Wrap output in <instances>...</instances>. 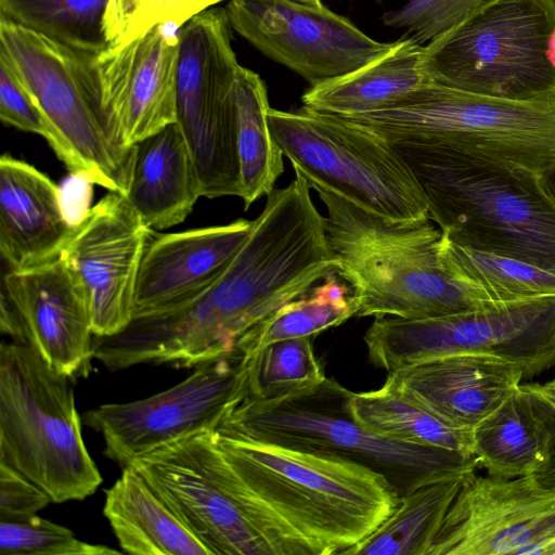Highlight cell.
Instances as JSON below:
<instances>
[{
	"mask_svg": "<svg viewBox=\"0 0 555 555\" xmlns=\"http://www.w3.org/2000/svg\"><path fill=\"white\" fill-rule=\"evenodd\" d=\"M245 358L247 393L257 399L294 395L326 378L315 356L312 336L279 340Z\"/></svg>",
	"mask_w": 555,
	"mask_h": 555,
	"instance_id": "33",
	"label": "cell"
},
{
	"mask_svg": "<svg viewBox=\"0 0 555 555\" xmlns=\"http://www.w3.org/2000/svg\"><path fill=\"white\" fill-rule=\"evenodd\" d=\"M103 514L120 548L133 555H211L130 465L105 490Z\"/></svg>",
	"mask_w": 555,
	"mask_h": 555,
	"instance_id": "25",
	"label": "cell"
},
{
	"mask_svg": "<svg viewBox=\"0 0 555 555\" xmlns=\"http://www.w3.org/2000/svg\"><path fill=\"white\" fill-rule=\"evenodd\" d=\"M390 144L413 173L430 220L446 237L555 272V204L540 172L427 139Z\"/></svg>",
	"mask_w": 555,
	"mask_h": 555,
	"instance_id": "3",
	"label": "cell"
},
{
	"mask_svg": "<svg viewBox=\"0 0 555 555\" xmlns=\"http://www.w3.org/2000/svg\"><path fill=\"white\" fill-rule=\"evenodd\" d=\"M138 470L211 555H272L235 494L215 430H203L141 455Z\"/></svg>",
	"mask_w": 555,
	"mask_h": 555,
	"instance_id": "14",
	"label": "cell"
},
{
	"mask_svg": "<svg viewBox=\"0 0 555 555\" xmlns=\"http://www.w3.org/2000/svg\"><path fill=\"white\" fill-rule=\"evenodd\" d=\"M555 533V489L533 475L466 474L427 555L528 554Z\"/></svg>",
	"mask_w": 555,
	"mask_h": 555,
	"instance_id": "18",
	"label": "cell"
},
{
	"mask_svg": "<svg viewBox=\"0 0 555 555\" xmlns=\"http://www.w3.org/2000/svg\"><path fill=\"white\" fill-rule=\"evenodd\" d=\"M180 29L175 24H159L90 55L102 118L121 147H133L177 121Z\"/></svg>",
	"mask_w": 555,
	"mask_h": 555,
	"instance_id": "16",
	"label": "cell"
},
{
	"mask_svg": "<svg viewBox=\"0 0 555 555\" xmlns=\"http://www.w3.org/2000/svg\"><path fill=\"white\" fill-rule=\"evenodd\" d=\"M241 65L224 9H207L179 33L177 124L201 181L202 196H238L234 86Z\"/></svg>",
	"mask_w": 555,
	"mask_h": 555,
	"instance_id": "12",
	"label": "cell"
},
{
	"mask_svg": "<svg viewBox=\"0 0 555 555\" xmlns=\"http://www.w3.org/2000/svg\"><path fill=\"white\" fill-rule=\"evenodd\" d=\"M464 476L428 483L400 498L393 513L345 555H427Z\"/></svg>",
	"mask_w": 555,
	"mask_h": 555,
	"instance_id": "30",
	"label": "cell"
},
{
	"mask_svg": "<svg viewBox=\"0 0 555 555\" xmlns=\"http://www.w3.org/2000/svg\"><path fill=\"white\" fill-rule=\"evenodd\" d=\"M0 118L4 124L44 138L56 156L72 171L73 162L63 141L49 124L12 65L1 54Z\"/></svg>",
	"mask_w": 555,
	"mask_h": 555,
	"instance_id": "36",
	"label": "cell"
},
{
	"mask_svg": "<svg viewBox=\"0 0 555 555\" xmlns=\"http://www.w3.org/2000/svg\"><path fill=\"white\" fill-rule=\"evenodd\" d=\"M534 396L542 402L550 418L553 428V447L548 464L543 470L534 474L533 476L541 485L555 489V401L539 397L537 395Z\"/></svg>",
	"mask_w": 555,
	"mask_h": 555,
	"instance_id": "38",
	"label": "cell"
},
{
	"mask_svg": "<svg viewBox=\"0 0 555 555\" xmlns=\"http://www.w3.org/2000/svg\"><path fill=\"white\" fill-rule=\"evenodd\" d=\"M233 100L238 196L247 209L274 190L284 171L283 154L269 128L267 88L257 73L241 65Z\"/></svg>",
	"mask_w": 555,
	"mask_h": 555,
	"instance_id": "28",
	"label": "cell"
},
{
	"mask_svg": "<svg viewBox=\"0 0 555 555\" xmlns=\"http://www.w3.org/2000/svg\"><path fill=\"white\" fill-rule=\"evenodd\" d=\"M349 391L326 377L311 389L278 399L262 400L247 393L218 428L363 464L383 474L400 498L478 467L475 457L404 444L366 430L348 412Z\"/></svg>",
	"mask_w": 555,
	"mask_h": 555,
	"instance_id": "5",
	"label": "cell"
},
{
	"mask_svg": "<svg viewBox=\"0 0 555 555\" xmlns=\"http://www.w3.org/2000/svg\"><path fill=\"white\" fill-rule=\"evenodd\" d=\"M363 341L387 373L477 353L514 362L529 378L555 365V295L434 318H375Z\"/></svg>",
	"mask_w": 555,
	"mask_h": 555,
	"instance_id": "11",
	"label": "cell"
},
{
	"mask_svg": "<svg viewBox=\"0 0 555 555\" xmlns=\"http://www.w3.org/2000/svg\"><path fill=\"white\" fill-rule=\"evenodd\" d=\"M74 225L60 186L26 162L1 156L0 253L10 269L59 257Z\"/></svg>",
	"mask_w": 555,
	"mask_h": 555,
	"instance_id": "22",
	"label": "cell"
},
{
	"mask_svg": "<svg viewBox=\"0 0 555 555\" xmlns=\"http://www.w3.org/2000/svg\"><path fill=\"white\" fill-rule=\"evenodd\" d=\"M332 274L306 297L293 299L246 332L236 348L249 357L279 340L314 336L356 317L358 304L345 282Z\"/></svg>",
	"mask_w": 555,
	"mask_h": 555,
	"instance_id": "31",
	"label": "cell"
},
{
	"mask_svg": "<svg viewBox=\"0 0 555 555\" xmlns=\"http://www.w3.org/2000/svg\"><path fill=\"white\" fill-rule=\"evenodd\" d=\"M532 393L555 401V380L545 384H524Z\"/></svg>",
	"mask_w": 555,
	"mask_h": 555,
	"instance_id": "40",
	"label": "cell"
},
{
	"mask_svg": "<svg viewBox=\"0 0 555 555\" xmlns=\"http://www.w3.org/2000/svg\"><path fill=\"white\" fill-rule=\"evenodd\" d=\"M441 253L452 278L485 306L555 295V272L461 246L443 234Z\"/></svg>",
	"mask_w": 555,
	"mask_h": 555,
	"instance_id": "29",
	"label": "cell"
},
{
	"mask_svg": "<svg viewBox=\"0 0 555 555\" xmlns=\"http://www.w3.org/2000/svg\"><path fill=\"white\" fill-rule=\"evenodd\" d=\"M147 227L168 229L184 221L202 197L191 150L177 122L135 144L127 195Z\"/></svg>",
	"mask_w": 555,
	"mask_h": 555,
	"instance_id": "23",
	"label": "cell"
},
{
	"mask_svg": "<svg viewBox=\"0 0 555 555\" xmlns=\"http://www.w3.org/2000/svg\"><path fill=\"white\" fill-rule=\"evenodd\" d=\"M108 0H0V16L74 51L95 55L108 47Z\"/></svg>",
	"mask_w": 555,
	"mask_h": 555,
	"instance_id": "32",
	"label": "cell"
},
{
	"mask_svg": "<svg viewBox=\"0 0 555 555\" xmlns=\"http://www.w3.org/2000/svg\"><path fill=\"white\" fill-rule=\"evenodd\" d=\"M50 503L52 499L41 487L0 462V520L31 517Z\"/></svg>",
	"mask_w": 555,
	"mask_h": 555,
	"instance_id": "37",
	"label": "cell"
},
{
	"mask_svg": "<svg viewBox=\"0 0 555 555\" xmlns=\"http://www.w3.org/2000/svg\"><path fill=\"white\" fill-rule=\"evenodd\" d=\"M524 378L521 367L514 362L463 353L389 372L385 383L443 421L474 429Z\"/></svg>",
	"mask_w": 555,
	"mask_h": 555,
	"instance_id": "21",
	"label": "cell"
},
{
	"mask_svg": "<svg viewBox=\"0 0 555 555\" xmlns=\"http://www.w3.org/2000/svg\"><path fill=\"white\" fill-rule=\"evenodd\" d=\"M300 176L267 196L249 236L221 275L170 311L134 318L95 337L94 359L111 371L139 364L197 367L232 352L238 339L282 305L337 273L323 217Z\"/></svg>",
	"mask_w": 555,
	"mask_h": 555,
	"instance_id": "1",
	"label": "cell"
},
{
	"mask_svg": "<svg viewBox=\"0 0 555 555\" xmlns=\"http://www.w3.org/2000/svg\"><path fill=\"white\" fill-rule=\"evenodd\" d=\"M488 0H409L383 15L386 26L404 29L420 44L443 36L470 17Z\"/></svg>",
	"mask_w": 555,
	"mask_h": 555,
	"instance_id": "35",
	"label": "cell"
},
{
	"mask_svg": "<svg viewBox=\"0 0 555 555\" xmlns=\"http://www.w3.org/2000/svg\"><path fill=\"white\" fill-rule=\"evenodd\" d=\"M474 457L488 475H534L548 464L553 428L542 402L520 384L473 430Z\"/></svg>",
	"mask_w": 555,
	"mask_h": 555,
	"instance_id": "24",
	"label": "cell"
},
{
	"mask_svg": "<svg viewBox=\"0 0 555 555\" xmlns=\"http://www.w3.org/2000/svg\"><path fill=\"white\" fill-rule=\"evenodd\" d=\"M74 379L29 345L0 347V462L41 487L53 503L80 501L102 483L81 433Z\"/></svg>",
	"mask_w": 555,
	"mask_h": 555,
	"instance_id": "6",
	"label": "cell"
},
{
	"mask_svg": "<svg viewBox=\"0 0 555 555\" xmlns=\"http://www.w3.org/2000/svg\"><path fill=\"white\" fill-rule=\"evenodd\" d=\"M271 134L311 189L395 222L429 218L421 189L390 143L341 118L269 108Z\"/></svg>",
	"mask_w": 555,
	"mask_h": 555,
	"instance_id": "9",
	"label": "cell"
},
{
	"mask_svg": "<svg viewBox=\"0 0 555 555\" xmlns=\"http://www.w3.org/2000/svg\"><path fill=\"white\" fill-rule=\"evenodd\" d=\"M0 54L12 65L67 149L70 173L127 195L135 145H118L102 118L90 54L74 51L0 16Z\"/></svg>",
	"mask_w": 555,
	"mask_h": 555,
	"instance_id": "10",
	"label": "cell"
},
{
	"mask_svg": "<svg viewBox=\"0 0 555 555\" xmlns=\"http://www.w3.org/2000/svg\"><path fill=\"white\" fill-rule=\"evenodd\" d=\"M235 493L272 555H345L397 508L380 473L336 455L215 430Z\"/></svg>",
	"mask_w": 555,
	"mask_h": 555,
	"instance_id": "2",
	"label": "cell"
},
{
	"mask_svg": "<svg viewBox=\"0 0 555 555\" xmlns=\"http://www.w3.org/2000/svg\"><path fill=\"white\" fill-rule=\"evenodd\" d=\"M527 555H555V533L534 544Z\"/></svg>",
	"mask_w": 555,
	"mask_h": 555,
	"instance_id": "39",
	"label": "cell"
},
{
	"mask_svg": "<svg viewBox=\"0 0 555 555\" xmlns=\"http://www.w3.org/2000/svg\"><path fill=\"white\" fill-rule=\"evenodd\" d=\"M539 177L545 192L555 204V165L541 171Z\"/></svg>",
	"mask_w": 555,
	"mask_h": 555,
	"instance_id": "41",
	"label": "cell"
},
{
	"mask_svg": "<svg viewBox=\"0 0 555 555\" xmlns=\"http://www.w3.org/2000/svg\"><path fill=\"white\" fill-rule=\"evenodd\" d=\"M251 227L253 221L238 219L152 237L139 270L134 318L170 311L202 294L229 266Z\"/></svg>",
	"mask_w": 555,
	"mask_h": 555,
	"instance_id": "20",
	"label": "cell"
},
{
	"mask_svg": "<svg viewBox=\"0 0 555 555\" xmlns=\"http://www.w3.org/2000/svg\"><path fill=\"white\" fill-rule=\"evenodd\" d=\"M151 238L152 229L115 192L75 223L60 256L83 284L95 337L116 335L133 320L139 270Z\"/></svg>",
	"mask_w": 555,
	"mask_h": 555,
	"instance_id": "17",
	"label": "cell"
},
{
	"mask_svg": "<svg viewBox=\"0 0 555 555\" xmlns=\"http://www.w3.org/2000/svg\"><path fill=\"white\" fill-rule=\"evenodd\" d=\"M351 418L366 430L410 446L437 448L474 457L473 428L454 426L384 383L375 390L349 391Z\"/></svg>",
	"mask_w": 555,
	"mask_h": 555,
	"instance_id": "27",
	"label": "cell"
},
{
	"mask_svg": "<svg viewBox=\"0 0 555 555\" xmlns=\"http://www.w3.org/2000/svg\"><path fill=\"white\" fill-rule=\"evenodd\" d=\"M195 369L149 398L85 412L82 422L101 434L105 456L122 468L180 438L218 429L247 395L246 358L235 348Z\"/></svg>",
	"mask_w": 555,
	"mask_h": 555,
	"instance_id": "13",
	"label": "cell"
},
{
	"mask_svg": "<svg viewBox=\"0 0 555 555\" xmlns=\"http://www.w3.org/2000/svg\"><path fill=\"white\" fill-rule=\"evenodd\" d=\"M318 193L328 212L325 232L336 274L352 286L356 317L424 319L488 307L450 274L442 232L430 219L395 222Z\"/></svg>",
	"mask_w": 555,
	"mask_h": 555,
	"instance_id": "4",
	"label": "cell"
},
{
	"mask_svg": "<svg viewBox=\"0 0 555 555\" xmlns=\"http://www.w3.org/2000/svg\"><path fill=\"white\" fill-rule=\"evenodd\" d=\"M424 46L411 37L395 41L382 57L344 76L309 87L302 108L337 117L380 109L431 80L423 63Z\"/></svg>",
	"mask_w": 555,
	"mask_h": 555,
	"instance_id": "26",
	"label": "cell"
},
{
	"mask_svg": "<svg viewBox=\"0 0 555 555\" xmlns=\"http://www.w3.org/2000/svg\"><path fill=\"white\" fill-rule=\"evenodd\" d=\"M1 555H120L118 550L91 544L68 528L34 515L18 520H0Z\"/></svg>",
	"mask_w": 555,
	"mask_h": 555,
	"instance_id": "34",
	"label": "cell"
},
{
	"mask_svg": "<svg viewBox=\"0 0 555 555\" xmlns=\"http://www.w3.org/2000/svg\"><path fill=\"white\" fill-rule=\"evenodd\" d=\"M232 29L309 86L349 74L388 53L380 42L324 4L292 0H229Z\"/></svg>",
	"mask_w": 555,
	"mask_h": 555,
	"instance_id": "15",
	"label": "cell"
},
{
	"mask_svg": "<svg viewBox=\"0 0 555 555\" xmlns=\"http://www.w3.org/2000/svg\"><path fill=\"white\" fill-rule=\"evenodd\" d=\"M292 1H296L299 3L308 4V5H314V7L323 5L322 0H292Z\"/></svg>",
	"mask_w": 555,
	"mask_h": 555,
	"instance_id": "42",
	"label": "cell"
},
{
	"mask_svg": "<svg viewBox=\"0 0 555 555\" xmlns=\"http://www.w3.org/2000/svg\"><path fill=\"white\" fill-rule=\"evenodd\" d=\"M338 118L389 143L427 139L535 172L555 165V102L494 98L429 80L380 109Z\"/></svg>",
	"mask_w": 555,
	"mask_h": 555,
	"instance_id": "7",
	"label": "cell"
},
{
	"mask_svg": "<svg viewBox=\"0 0 555 555\" xmlns=\"http://www.w3.org/2000/svg\"><path fill=\"white\" fill-rule=\"evenodd\" d=\"M2 294L16 312L26 345L55 371L87 377L94 358L91 317L82 282L59 256L25 269H10Z\"/></svg>",
	"mask_w": 555,
	"mask_h": 555,
	"instance_id": "19",
	"label": "cell"
},
{
	"mask_svg": "<svg viewBox=\"0 0 555 555\" xmlns=\"http://www.w3.org/2000/svg\"><path fill=\"white\" fill-rule=\"evenodd\" d=\"M435 82L483 95L555 102V0H488L424 46Z\"/></svg>",
	"mask_w": 555,
	"mask_h": 555,
	"instance_id": "8",
	"label": "cell"
}]
</instances>
